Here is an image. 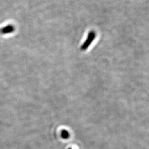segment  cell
I'll use <instances>...</instances> for the list:
<instances>
[{
	"instance_id": "6da1fadb",
	"label": "cell",
	"mask_w": 149,
	"mask_h": 149,
	"mask_svg": "<svg viewBox=\"0 0 149 149\" xmlns=\"http://www.w3.org/2000/svg\"><path fill=\"white\" fill-rule=\"evenodd\" d=\"M95 37H96V34L95 32H93V31L90 32L87 36V39H86L85 42L81 46V49L82 50H86L87 48L90 47L91 44L93 42Z\"/></svg>"
},
{
	"instance_id": "7a4b0ae2",
	"label": "cell",
	"mask_w": 149,
	"mask_h": 149,
	"mask_svg": "<svg viewBox=\"0 0 149 149\" xmlns=\"http://www.w3.org/2000/svg\"><path fill=\"white\" fill-rule=\"evenodd\" d=\"M15 30V27L12 24L7 25L0 29V34H8L12 33Z\"/></svg>"
},
{
	"instance_id": "3957f363",
	"label": "cell",
	"mask_w": 149,
	"mask_h": 149,
	"mask_svg": "<svg viewBox=\"0 0 149 149\" xmlns=\"http://www.w3.org/2000/svg\"><path fill=\"white\" fill-rule=\"evenodd\" d=\"M61 136H62L63 138L68 139L69 136V134L67 131L63 130L61 133Z\"/></svg>"
},
{
	"instance_id": "277c9868",
	"label": "cell",
	"mask_w": 149,
	"mask_h": 149,
	"mask_svg": "<svg viewBox=\"0 0 149 149\" xmlns=\"http://www.w3.org/2000/svg\"></svg>"
}]
</instances>
